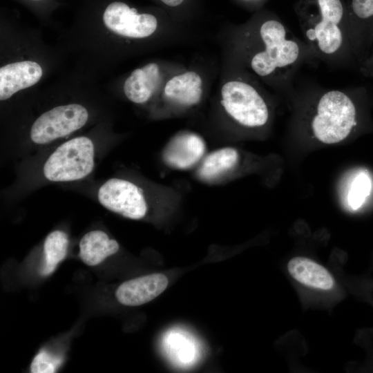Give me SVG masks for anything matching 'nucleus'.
<instances>
[{"mask_svg":"<svg viewBox=\"0 0 373 373\" xmlns=\"http://www.w3.org/2000/svg\"><path fill=\"white\" fill-rule=\"evenodd\" d=\"M297 15L304 41L315 57L331 64L356 61L341 0H300Z\"/></svg>","mask_w":373,"mask_h":373,"instance_id":"f257e3e1","label":"nucleus"},{"mask_svg":"<svg viewBox=\"0 0 373 373\" xmlns=\"http://www.w3.org/2000/svg\"><path fill=\"white\" fill-rule=\"evenodd\" d=\"M258 37L260 46L250 59L252 70L262 77H276L285 87L289 86L298 67L315 57L306 43L277 19L264 21Z\"/></svg>","mask_w":373,"mask_h":373,"instance_id":"f03ea898","label":"nucleus"},{"mask_svg":"<svg viewBox=\"0 0 373 373\" xmlns=\"http://www.w3.org/2000/svg\"><path fill=\"white\" fill-rule=\"evenodd\" d=\"M367 99L364 86L319 93L310 120L315 138L325 144H336L346 139L359 126L361 104Z\"/></svg>","mask_w":373,"mask_h":373,"instance_id":"7ed1b4c3","label":"nucleus"},{"mask_svg":"<svg viewBox=\"0 0 373 373\" xmlns=\"http://www.w3.org/2000/svg\"><path fill=\"white\" fill-rule=\"evenodd\" d=\"M94 145L87 137L73 138L58 146L43 167L44 177L52 182L84 178L94 168Z\"/></svg>","mask_w":373,"mask_h":373,"instance_id":"20e7f679","label":"nucleus"},{"mask_svg":"<svg viewBox=\"0 0 373 373\" xmlns=\"http://www.w3.org/2000/svg\"><path fill=\"white\" fill-rule=\"evenodd\" d=\"M221 104L238 124L248 128L264 126L269 119V109L255 87L243 81H229L221 89Z\"/></svg>","mask_w":373,"mask_h":373,"instance_id":"39448f33","label":"nucleus"},{"mask_svg":"<svg viewBox=\"0 0 373 373\" xmlns=\"http://www.w3.org/2000/svg\"><path fill=\"white\" fill-rule=\"evenodd\" d=\"M88 119L86 108L80 104L56 106L35 121L30 129V138L37 144L49 143L81 128Z\"/></svg>","mask_w":373,"mask_h":373,"instance_id":"423d86ee","label":"nucleus"},{"mask_svg":"<svg viewBox=\"0 0 373 373\" xmlns=\"http://www.w3.org/2000/svg\"><path fill=\"white\" fill-rule=\"evenodd\" d=\"M97 198L103 207L127 218L139 220L147 212L142 190L126 180H108L99 189Z\"/></svg>","mask_w":373,"mask_h":373,"instance_id":"0eeeda50","label":"nucleus"},{"mask_svg":"<svg viewBox=\"0 0 373 373\" xmlns=\"http://www.w3.org/2000/svg\"><path fill=\"white\" fill-rule=\"evenodd\" d=\"M105 26L112 32L131 38H144L152 35L157 28V21L151 14H137L123 2H113L103 15Z\"/></svg>","mask_w":373,"mask_h":373,"instance_id":"6e6552de","label":"nucleus"},{"mask_svg":"<svg viewBox=\"0 0 373 373\" xmlns=\"http://www.w3.org/2000/svg\"><path fill=\"white\" fill-rule=\"evenodd\" d=\"M347 9L354 56L359 66L373 44V0H350Z\"/></svg>","mask_w":373,"mask_h":373,"instance_id":"1a4fd4ad","label":"nucleus"},{"mask_svg":"<svg viewBox=\"0 0 373 373\" xmlns=\"http://www.w3.org/2000/svg\"><path fill=\"white\" fill-rule=\"evenodd\" d=\"M205 151L206 143L200 135L191 131H181L165 146L162 159L173 169L187 170L200 162Z\"/></svg>","mask_w":373,"mask_h":373,"instance_id":"9d476101","label":"nucleus"},{"mask_svg":"<svg viewBox=\"0 0 373 373\" xmlns=\"http://www.w3.org/2000/svg\"><path fill=\"white\" fill-rule=\"evenodd\" d=\"M162 274H152L138 277L121 284L115 292L117 300L127 306H138L155 298L168 285Z\"/></svg>","mask_w":373,"mask_h":373,"instance_id":"9b49d317","label":"nucleus"},{"mask_svg":"<svg viewBox=\"0 0 373 373\" xmlns=\"http://www.w3.org/2000/svg\"><path fill=\"white\" fill-rule=\"evenodd\" d=\"M43 74L41 67L32 61L11 63L0 68V99L6 100L17 92L37 83Z\"/></svg>","mask_w":373,"mask_h":373,"instance_id":"f8f14e48","label":"nucleus"},{"mask_svg":"<svg viewBox=\"0 0 373 373\" xmlns=\"http://www.w3.org/2000/svg\"><path fill=\"white\" fill-rule=\"evenodd\" d=\"M287 270L294 280L306 287L327 291L334 286V279L329 271L308 258H292L287 263Z\"/></svg>","mask_w":373,"mask_h":373,"instance_id":"ddd939ff","label":"nucleus"},{"mask_svg":"<svg viewBox=\"0 0 373 373\" xmlns=\"http://www.w3.org/2000/svg\"><path fill=\"white\" fill-rule=\"evenodd\" d=\"M159 78V67L155 63H150L135 69L124 82V94L132 102L144 103L153 93Z\"/></svg>","mask_w":373,"mask_h":373,"instance_id":"4468645a","label":"nucleus"},{"mask_svg":"<svg viewBox=\"0 0 373 373\" xmlns=\"http://www.w3.org/2000/svg\"><path fill=\"white\" fill-rule=\"evenodd\" d=\"M202 79L193 71L177 75L169 79L164 94L171 101L184 106L197 104L202 95Z\"/></svg>","mask_w":373,"mask_h":373,"instance_id":"2eb2a0df","label":"nucleus"},{"mask_svg":"<svg viewBox=\"0 0 373 373\" xmlns=\"http://www.w3.org/2000/svg\"><path fill=\"white\" fill-rule=\"evenodd\" d=\"M118 242L111 239L100 230L86 233L79 242V256L82 261L89 266L101 263L106 258L119 250Z\"/></svg>","mask_w":373,"mask_h":373,"instance_id":"dca6fc26","label":"nucleus"},{"mask_svg":"<svg viewBox=\"0 0 373 373\" xmlns=\"http://www.w3.org/2000/svg\"><path fill=\"white\" fill-rule=\"evenodd\" d=\"M238 160L239 154L234 148L216 149L203 157L197 175L202 181L213 182L232 170Z\"/></svg>","mask_w":373,"mask_h":373,"instance_id":"f3484780","label":"nucleus"},{"mask_svg":"<svg viewBox=\"0 0 373 373\" xmlns=\"http://www.w3.org/2000/svg\"><path fill=\"white\" fill-rule=\"evenodd\" d=\"M68 247L67 234L56 230L50 233L44 244V263L41 270L43 276L52 274L57 265L66 257Z\"/></svg>","mask_w":373,"mask_h":373,"instance_id":"a211bd4d","label":"nucleus"},{"mask_svg":"<svg viewBox=\"0 0 373 373\" xmlns=\"http://www.w3.org/2000/svg\"><path fill=\"white\" fill-rule=\"evenodd\" d=\"M371 180L364 173L358 174L354 179L347 195L348 204L352 209H358L370 195Z\"/></svg>","mask_w":373,"mask_h":373,"instance_id":"6ab92c4d","label":"nucleus"},{"mask_svg":"<svg viewBox=\"0 0 373 373\" xmlns=\"http://www.w3.org/2000/svg\"><path fill=\"white\" fill-rule=\"evenodd\" d=\"M59 359L42 351L34 358L30 365V372L32 373L55 372L59 365Z\"/></svg>","mask_w":373,"mask_h":373,"instance_id":"aec40b11","label":"nucleus"},{"mask_svg":"<svg viewBox=\"0 0 373 373\" xmlns=\"http://www.w3.org/2000/svg\"><path fill=\"white\" fill-rule=\"evenodd\" d=\"M360 72L365 77H373V44L366 59L358 66Z\"/></svg>","mask_w":373,"mask_h":373,"instance_id":"412c9836","label":"nucleus"},{"mask_svg":"<svg viewBox=\"0 0 373 373\" xmlns=\"http://www.w3.org/2000/svg\"><path fill=\"white\" fill-rule=\"evenodd\" d=\"M160 1H162L164 4L171 7L178 6L184 1V0H160Z\"/></svg>","mask_w":373,"mask_h":373,"instance_id":"4be33fe9","label":"nucleus"},{"mask_svg":"<svg viewBox=\"0 0 373 373\" xmlns=\"http://www.w3.org/2000/svg\"><path fill=\"white\" fill-rule=\"evenodd\" d=\"M366 287L371 289V291L370 289H368V294H371V298L372 300V302H373V282H368L367 284L366 285Z\"/></svg>","mask_w":373,"mask_h":373,"instance_id":"5701e85b","label":"nucleus"}]
</instances>
